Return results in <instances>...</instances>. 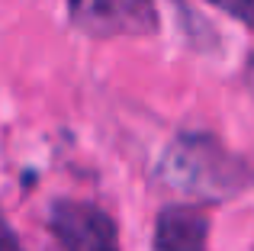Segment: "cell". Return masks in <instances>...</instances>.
Returning <instances> with one entry per match:
<instances>
[{"label": "cell", "mask_w": 254, "mask_h": 251, "mask_svg": "<svg viewBox=\"0 0 254 251\" xmlns=\"http://www.w3.org/2000/svg\"><path fill=\"white\" fill-rule=\"evenodd\" d=\"M0 251H23V248H19V242L13 239V232L6 229L3 219H0Z\"/></svg>", "instance_id": "obj_6"}, {"label": "cell", "mask_w": 254, "mask_h": 251, "mask_svg": "<svg viewBox=\"0 0 254 251\" xmlns=\"http://www.w3.org/2000/svg\"><path fill=\"white\" fill-rule=\"evenodd\" d=\"M158 251H206V216L193 206H171L158 219Z\"/></svg>", "instance_id": "obj_4"}, {"label": "cell", "mask_w": 254, "mask_h": 251, "mask_svg": "<svg viewBox=\"0 0 254 251\" xmlns=\"http://www.w3.org/2000/svg\"><path fill=\"white\" fill-rule=\"evenodd\" d=\"M68 19L93 39L151 36L158 29L155 0H68Z\"/></svg>", "instance_id": "obj_2"}, {"label": "cell", "mask_w": 254, "mask_h": 251, "mask_svg": "<svg viewBox=\"0 0 254 251\" xmlns=\"http://www.w3.org/2000/svg\"><path fill=\"white\" fill-rule=\"evenodd\" d=\"M62 251H119L116 226L100 206L84 200H58L49 213Z\"/></svg>", "instance_id": "obj_3"}, {"label": "cell", "mask_w": 254, "mask_h": 251, "mask_svg": "<svg viewBox=\"0 0 254 251\" xmlns=\"http://www.w3.org/2000/svg\"><path fill=\"white\" fill-rule=\"evenodd\" d=\"M245 84H248V94L254 97V55L245 62Z\"/></svg>", "instance_id": "obj_7"}, {"label": "cell", "mask_w": 254, "mask_h": 251, "mask_svg": "<svg viewBox=\"0 0 254 251\" xmlns=\"http://www.w3.org/2000/svg\"><path fill=\"white\" fill-rule=\"evenodd\" d=\"M161 174L174 187L193 190V193H225L235 190L245 168L206 132H184L174 138L164 155Z\"/></svg>", "instance_id": "obj_1"}, {"label": "cell", "mask_w": 254, "mask_h": 251, "mask_svg": "<svg viewBox=\"0 0 254 251\" xmlns=\"http://www.w3.org/2000/svg\"><path fill=\"white\" fill-rule=\"evenodd\" d=\"M212 3H219L222 10H229L232 16H238L245 26L254 29V0H212Z\"/></svg>", "instance_id": "obj_5"}]
</instances>
